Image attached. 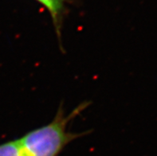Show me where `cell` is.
<instances>
[{"label": "cell", "instance_id": "6da1fadb", "mask_svg": "<svg viewBox=\"0 0 157 156\" xmlns=\"http://www.w3.org/2000/svg\"><path fill=\"white\" fill-rule=\"evenodd\" d=\"M89 105L90 102L85 101L76 107L71 113L65 115L63 106L61 105L54 120L48 124L26 133L19 138L21 144L30 156H58L70 143L90 133V131L82 133L67 131L69 123Z\"/></svg>", "mask_w": 157, "mask_h": 156}, {"label": "cell", "instance_id": "7a4b0ae2", "mask_svg": "<svg viewBox=\"0 0 157 156\" xmlns=\"http://www.w3.org/2000/svg\"><path fill=\"white\" fill-rule=\"evenodd\" d=\"M46 8L51 17L56 34L61 42L62 29L65 16L67 13V5L71 0H34Z\"/></svg>", "mask_w": 157, "mask_h": 156}, {"label": "cell", "instance_id": "3957f363", "mask_svg": "<svg viewBox=\"0 0 157 156\" xmlns=\"http://www.w3.org/2000/svg\"><path fill=\"white\" fill-rule=\"evenodd\" d=\"M0 156H20L18 139L0 144Z\"/></svg>", "mask_w": 157, "mask_h": 156}]
</instances>
